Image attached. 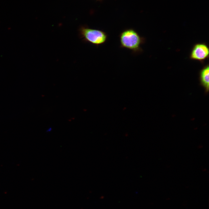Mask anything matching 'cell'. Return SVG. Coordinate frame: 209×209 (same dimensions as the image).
Masks as SVG:
<instances>
[{
  "mask_svg": "<svg viewBox=\"0 0 209 209\" xmlns=\"http://www.w3.org/2000/svg\"><path fill=\"white\" fill-rule=\"evenodd\" d=\"M119 37L121 48L129 50L134 54L142 51L141 45L144 43L145 39L134 29H125L120 33Z\"/></svg>",
  "mask_w": 209,
  "mask_h": 209,
  "instance_id": "obj_1",
  "label": "cell"
},
{
  "mask_svg": "<svg viewBox=\"0 0 209 209\" xmlns=\"http://www.w3.org/2000/svg\"><path fill=\"white\" fill-rule=\"evenodd\" d=\"M79 31L80 37L83 41L97 46L104 44L108 38V35L104 31L86 26H81Z\"/></svg>",
  "mask_w": 209,
  "mask_h": 209,
  "instance_id": "obj_2",
  "label": "cell"
},
{
  "mask_svg": "<svg viewBox=\"0 0 209 209\" xmlns=\"http://www.w3.org/2000/svg\"><path fill=\"white\" fill-rule=\"evenodd\" d=\"M209 48L205 44H197L193 47L190 55V58L193 60L202 61L208 57Z\"/></svg>",
  "mask_w": 209,
  "mask_h": 209,
  "instance_id": "obj_3",
  "label": "cell"
},
{
  "mask_svg": "<svg viewBox=\"0 0 209 209\" xmlns=\"http://www.w3.org/2000/svg\"><path fill=\"white\" fill-rule=\"evenodd\" d=\"M208 65L203 67L200 72V80L201 85L206 93L209 90V69Z\"/></svg>",
  "mask_w": 209,
  "mask_h": 209,
  "instance_id": "obj_4",
  "label": "cell"
},
{
  "mask_svg": "<svg viewBox=\"0 0 209 209\" xmlns=\"http://www.w3.org/2000/svg\"><path fill=\"white\" fill-rule=\"evenodd\" d=\"M97 0V1H101V0Z\"/></svg>",
  "mask_w": 209,
  "mask_h": 209,
  "instance_id": "obj_5",
  "label": "cell"
}]
</instances>
